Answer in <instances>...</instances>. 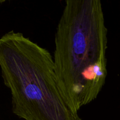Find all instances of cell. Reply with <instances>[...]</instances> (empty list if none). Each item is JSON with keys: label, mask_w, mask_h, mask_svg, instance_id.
Returning <instances> with one entry per match:
<instances>
[{"label": "cell", "mask_w": 120, "mask_h": 120, "mask_svg": "<svg viewBox=\"0 0 120 120\" xmlns=\"http://www.w3.org/2000/svg\"><path fill=\"white\" fill-rule=\"evenodd\" d=\"M55 38L60 89L76 112L97 98L105 83L107 29L100 0H67Z\"/></svg>", "instance_id": "cell-1"}, {"label": "cell", "mask_w": 120, "mask_h": 120, "mask_svg": "<svg viewBox=\"0 0 120 120\" xmlns=\"http://www.w3.org/2000/svg\"><path fill=\"white\" fill-rule=\"evenodd\" d=\"M0 68L12 110L25 120H82L63 94L49 51L11 30L0 38Z\"/></svg>", "instance_id": "cell-2"}]
</instances>
